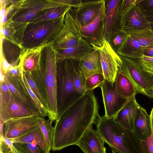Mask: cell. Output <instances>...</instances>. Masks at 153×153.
Wrapping results in <instances>:
<instances>
[{
    "mask_svg": "<svg viewBox=\"0 0 153 153\" xmlns=\"http://www.w3.org/2000/svg\"><path fill=\"white\" fill-rule=\"evenodd\" d=\"M12 146L16 153H47L42 147L35 143L13 142Z\"/></svg>",
    "mask_w": 153,
    "mask_h": 153,
    "instance_id": "cell-33",
    "label": "cell"
},
{
    "mask_svg": "<svg viewBox=\"0 0 153 153\" xmlns=\"http://www.w3.org/2000/svg\"><path fill=\"white\" fill-rule=\"evenodd\" d=\"M81 4V0H47L46 9L65 6L78 8Z\"/></svg>",
    "mask_w": 153,
    "mask_h": 153,
    "instance_id": "cell-37",
    "label": "cell"
},
{
    "mask_svg": "<svg viewBox=\"0 0 153 153\" xmlns=\"http://www.w3.org/2000/svg\"><path fill=\"white\" fill-rule=\"evenodd\" d=\"M143 55L153 57V44L146 48L144 51Z\"/></svg>",
    "mask_w": 153,
    "mask_h": 153,
    "instance_id": "cell-45",
    "label": "cell"
},
{
    "mask_svg": "<svg viewBox=\"0 0 153 153\" xmlns=\"http://www.w3.org/2000/svg\"><path fill=\"white\" fill-rule=\"evenodd\" d=\"M103 139L92 126L86 131L76 145L84 153H106Z\"/></svg>",
    "mask_w": 153,
    "mask_h": 153,
    "instance_id": "cell-17",
    "label": "cell"
},
{
    "mask_svg": "<svg viewBox=\"0 0 153 153\" xmlns=\"http://www.w3.org/2000/svg\"><path fill=\"white\" fill-rule=\"evenodd\" d=\"M46 45L23 51L19 63L22 73H31L40 69L42 52Z\"/></svg>",
    "mask_w": 153,
    "mask_h": 153,
    "instance_id": "cell-19",
    "label": "cell"
},
{
    "mask_svg": "<svg viewBox=\"0 0 153 153\" xmlns=\"http://www.w3.org/2000/svg\"><path fill=\"white\" fill-rule=\"evenodd\" d=\"M127 39L117 54L129 58L138 59L143 55L147 47L153 44L152 29L132 30L128 32Z\"/></svg>",
    "mask_w": 153,
    "mask_h": 153,
    "instance_id": "cell-8",
    "label": "cell"
},
{
    "mask_svg": "<svg viewBox=\"0 0 153 153\" xmlns=\"http://www.w3.org/2000/svg\"><path fill=\"white\" fill-rule=\"evenodd\" d=\"M56 52L52 42L43 48L41 62L45 71L44 80L48 107V120L52 122L59 118L57 101Z\"/></svg>",
    "mask_w": 153,
    "mask_h": 153,
    "instance_id": "cell-5",
    "label": "cell"
},
{
    "mask_svg": "<svg viewBox=\"0 0 153 153\" xmlns=\"http://www.w3.org/2000/svg\"><path fill=\"white\" fill-rule=\"evenodd\" d=\"M105 80L103 74H93L86 79L85 85V93L97 88H100Z\"/></svg>",
    "mask_w": 153,
    "mask_h": 153,
    "instance_id": "cell-36",
    "label": "cell"
},
{
    "mask_svg": "<svg viewBox=\"0 0 153 153\" xmlns=\"http://www.w3.org/2000/svg\"><path fill=\"white\" fill-rule=\"evenodd\" d=\"M82 70L86 79L95 74H103L100 53L97 50L89 53L82 59Z\"/></svg>",
    "mask_w": 153,
    "mask_h": 153,
    "instance_id": "cell-24",
    "label": "cell"
},
{
    "mask_svg": "<svg viewBox=\"0 0 153 153\" xmlns=\"http://www.w3.org/2000/svg\"><path fill=\"white\" fill-rule=\"evenodd\" d=\"M94 50L93 47L82 39L77 45L56 52V59L58 62L67 58L82 60Z\"/></svg>",
    "mask_w": 153,
    "mask_h": 153,
    "instance_id": "cell-22",
    "label": "cell"
},
{
    "mask_svg": "<svg viewBox=\"0 0 153 153\" xmlns=\"http://www.w3.org/2000/svg\"><path fill=\"white\" fill-rule=\"evenodd\" d=\"M114 83L117 92L123 98L128 99L137 94L135 86L131 81L118 71Z\"/></svg>",
    "mask_w": 153,
    "mask_h": 153,
    "instance_id": "cell-27",
    "label": "cell"
},
{
    "mask_svg": "<svg viewBox=\"0 0 153 153\" xmlns=\"http://www.w3.org/2000/svg\"><path fill=\"white\" fill-rule=\"evenodd\" d=\"M99 109L93 91H87L56 121L52 150L76 145L88 128L95 124Z\"/></svg>",
    "mask_w": 153,
    "mask_h": 153,
    "instance_id": "cell-1",
    "label": "cell"
},
{
    "mask_svg": "<svg viewBox=\"0 0 153 153\" xmlns=\"http://www.w3.org/2000/svg\"><path fill=\"white\" fill-rule=\"evenodd\" d=\"M120 16L121 29L126 33L132 30L152 29L149 22L136 4L132 6Z\"/></svg>",
    "mask_w": 153,
    "mask_h": 153,
    "instance_id": "cell-14",
    "label": "cell"
},
{
    "mask_svg": "<svg viewBox=\"0 0 153 153\" xmlns=\"http://www.w3.org/2000/svg\"><path fill=\"white\" fill-rule=\"evenodd\" d=\"M137 0H121L119 7V13L120 15L125 13L133 5L136 4Z\"/></svg>",
    "mask_w": 153,
    "mask_h": 153,
    "instance_id": "cell-44",
    "label": "cell"
},
{
    "mask_svg": "<svg viewBox=\"0 0 153 153\" xmlns=\"http://www.w3.org/2000/svg\"><path fill=\"white\" fill-rule=\"evenodd\" d=\"M38 124L46 142L49 150L52 149L53 143L54 127L49 120H46L40 116L37 117Z\"/></svg>",
    "mask_w": 153,
    "mask_h": 153,
    "instance_id": "cell-31",
    "label": "cell"
},
{
    "mask_svg": "<svg viewBox=\"0 0 153 153\" xmlns=\"http://www.w3.org/2000/svg\"><path fill=\"white\" fill-rule=\"evenodd\" d=\"M105 2V0H82L77 12L78 19L81 27L88 25L97 17Z\"/></svg>",
    "mask_w": 153,
    "mask_h": 153,
    "instance_id": "cell-18",
    "label": "cell"
},
{
    "mask_svg": "<svg viewBox=\"0 0 153 153\" xmlns=\"http://www.w3.org/2000/svg\"><path fill=\"white\" fill-rule=\"evenodd\" d=\"M152 30L153 31V28H152Z\"/></svg>",
    "mask_w": 153,
    "mask_h": 153,
    "instance_id": "cell-48",
    "label": "cell"
},
{
    "mask_svg": "<svg viewBox=\"0 0 153 153\" xmlns=\"http://www.w3.org/2000/svg\"><path fill=\"white\" fill-rule=\"evenodd\" d=\"M121 0H105V39L108 41L111 35L121 29L119 7Z\"/></svg>",
    "mask_w": 153,
    "mask_h": 153,
    "instance_id": "cell-16",
    "label": "cell"
},
{
    "mask_svg": "<svg viewBox=\"0 0 153 153\" xmlns=\"http://www.w3.org/2000/svg\"><path fill=\"white\" fill-rule=\"evenodd\" d=\"M13 141L25 143H35L42 147L47 153H50L45 137L39 126L24 134L13 139Z\"/></svg>",
    "mask_w": 153,
    "mask_h": 153,
    "instance_id": "cell-28",
    "label": "cell"
},
{
    "mask_svg": "<svg viewBox=\"0 0 153 153\" xmlns=\"http://www.w3.org/2000/svg\"><path fill=\"white\" fill-rule=\"evenodd\" d=\"M47 2V0H23L12 11L8 19L16 22L29 23L46 9Z\"/></svg>",
    "mask_w": 153,
    "mask_h": 153,
    "instance_id": "cell-9",
    "label": "cell"
},
{
    "mask_svg": "<svg viewBox=\"0 0 153 153\" xmlns=\"http://www.w3.org/2000/svg\"><path fill=\"white\" fill-rule=\"evenodd\" d=\"M0 83V117L5 123L10 120L8 110L11 92L4 81Z\"/></svg>",
    "mask_w": 153,
    "mask_h": 153,
    "instance_id": "cell-30",
    "label": "cell"
},
{
    "mask_svg": "<svg viewBox=\"0 0 153 153\" xmlns=\"http://www.w3.org/2000/svg\"><path fill=\"white\" fill-rule=\"evenodd\" d=\"M142 153H153V133L146 139L140 141Z\"/></svg>",
    "mask_w": 153,
    "mask_h": 153,
    "instance_id": "cell-43",
    "label": "cell"
},
{
    "mask_svg": "<svg viewBox=\"0 0 153 153\" xmlns=\"http://www.w3.org/2000/svg\"><path fill=\"white\" fill-rule=\"evenodd\" d=\"M65 16L35 23H29L21 45L23 51L46 45L52 42L64 26Z\"/></svg>",
    "mask_w": 153,
    "mask_h": 153,
    "instance_id": "cell-4",
    "label": "cell"
},
{
    "mask_svg": "<svg viewBox=\"0 0 153 153\" xmlns=\"http://www.w3.org/2000/svg\"><path fill=\"white\" fill-rule=\"evenodd\" d=\"M5 123L2 120L1 117H0V137H5L4 134V126Z\"/></svg>",
    "mask_w": 153,
    "mask_h": 153,
    "instance_id": "cell-46",
    "label": "cell"
},
{
    "mask_svg": "<svg viewBox=\"0 0 153 153\" xmlns=\"http://www.w3.org/2000/svg\"><path fill=\"white\" fill-rule=\"evenodd\" d=\"M13 139L0 137V153H16L12 146Z\"/></svg>",
    "mask_w": 153,
    "mask_h": 153,
    "instance_id": "cell-42",
    "label": "cell"
},
{
    "mask_svg": "<svg viewBox=\"0 0 153 153\" xmlns=\"http://www.w3.org/2000/svg\"><path fill=\"white\" fill-rule=\"evenodd\" d=\"M78 8H72L66 13L63 28L52 42L56 51L78 44L82 39L81 26L77 18Z\"/></svg>",
    "mask_w": 153,
    "mask_h": 153,
    "instance_id": "cell-7",
    "label": "cell"
},
{
    "mask_svg": "<svg viewBox=\"0 0 153 153\" xmlns=\"http://www.w3.org/2000/svg\"><path fill=\"white\" fill-rule=\"evenodd\" d=\"M23 75L21 73L16 74L7 73L4 81L12 94L20 102L28 108L39 112L28 93L23 80Z\"/></svg>",
    "mask_w": 153,
    "mask_h": 153,
    "instance_id": "cell-13",
    "label": "cell"
},
{
    "mask_svg": "<svg viewBox=\"0 0 153 153\" xmlns=\"http://www.w3.org/2000/svg\"><path fill=\"white\" fill-rule=\"evenodd\" d=\"M30 74L39 91L45 100L48 103L44 80L45 71L44 67L41 63L40 70Z\"/></svg>",
    "mask_w": 153,
    "mask_h": 153,
    "instance_id": "cell-35",
    "label": "cell"
},
{
    "mask_svg": "<svg viewBox=\"0 0 153 153\" xmlns=\"http://www.w3.org/2000/svg\"><path fill=\"white\" fill-rule=\"evenodd\" d=\"M82 60H78L74 70L73 80L76 91L83 95L85 93L84 87L86 79L82 71Z\"/></svg>",
    "mask_w": 153,
    "mask_h": 153,
    "instance_id": "cell-32",
    "label": "cell"
},
{
    "mask_svg": "<svg viewBox=\"0 0 153 153\" xmlns=\"http://www.w3.org/2000/svg\"><path fill=\"white\" fill-rule=\"evenodd\" d=\"M100 88L105 108L104 116L114 117L123 108L128 99L122 98L117 92L114 83L112 85L105 80Z\"/></svg>",
    "mask_w": 153,
    "mask_h": 153,
    "instance_id": "cell-12",
    "label": "cell"
},
{
    "mask_svg": "<svg viewBox=\"0 0 153 153\" xmlns=\"http://www.w3.org/2000/svg\"><path fill=\"white\" fill-rule=\"evenodd\" d=\"M150 116L151 120L152 133H153V108L152 110Z\"/></svg>",
    "mask_w": 153,
    "mask_h": 153,
    "instance_id": "cell-47",
    "label": "cell"
},
{
    "mask_svg": "<svg viewBox=\"0 0 153 153\" xmlns=\"http://www.w3.org/2000/svg\"><path fill=\"white\" fill-rule=\"evenodd\" d=\"M138 61L145 71L153 75V57L143 55Z\"/></svg>",
    "mask_w": 153,
    "mask_h": 153,
    "instance_id": "cell-41",
    "label": "cell"
},
{
    "mask_svg": "<svg viewBox=\"0 0 153 153\" xmlns=\"http://www.w3.org/2000/svg\"><path fill=\"white\" fill-rule=\"evenodd\" d=\"M1 56L4 57L11 66L18 65L23 52L22 49L4 38L1 37Z\"/></svg>",
    "mask_w": 153,
    "mask_h": 153,
    "instance_id": "cell-25",
    "label": "cell"
},
{
    "mask_svg": "<svg viewBox=\"0 0 153 153\" xmlns=\"http://www.w3.org/2000/svg\"><path fill=\"white\" fill-rule=\"evenodd\" d=\"M29 23L16 22L8 19L1 26V37L22 48L23 38Z\"/></svg>",
    "mask_w": 153,
    "mask_h": 153,
    "instance_id": "cell-20",
    "label": "cell"
},
{
    "mask_svg": "<svg viewBox=\"0 0 153 153\" xmlns=\"http://www.w3.org/2000/svg\"><path fill=\"white\" fill-rule=\"evenodd\" d=\"M94 49L97 50L100 53L103 74L105 80L113 85L118 71V62L120 60L119 55L114 51L105 39L102 47Z\"/></svg>",
    "mask_w": 153,
    "mask_h": 153,
    "instance_id": "cell-11",
    "label": "cell"
},
{
    "mask_svg": "<svg viewBox=\"0 0 153 153\" xmlns=\"http://www.w3.org/2000/svg\"><path fill=\"white\" fill-rule=\"evenodd\" d=\"M128 36V34L121 29L114 32L111 36L108 42L117 54L126 41Z\"/></svg>",
    "mask_w": 153,
    "mask_h": 153,
    "instance_id": "cell-34",
    "label": "cell"
},
{
    "mask_svg": "<svg viewBox=\"0 0 153 153\" xmlns=\"http://www.w3.org/2000/svg\"><path fill=\"white\" fill-rule=\"evenodd\" d=\"M26 79L27 81L33 91L38 98L42 104L45 107L48 111V104L45 100L38 88L36 86L29 72H23Z\"/></svg>",
    "mask_w": 153,
    "mask_h": 153,
    "instance_id": "cell-39",
    "label": "cell"
},
{
    "mask_svg": "<svg viewBox=\"0 0 153 153\" xmlns=\"http://www.w3.org/2000/svg\"><path fill=\"white\" fill-rule=\"evenodd\" d=\"M105 4L94 20L88 25L81 27L82 39L91 45L94 49L102 47L105 39Z\"/></svg>",
    "mask_w": 153,
    "mask_h": 153,
    "instance_id": "cell-10",
    "label": "cell"
},
{
    "mask_svg": "<svg viewBox=\"0 0 153 153\" xmlns=\"http://www.w3.org/2000/svg\"><path fill=\"white\" fill-rule=\"evenodd\" d=\"M119 56L120 60L118 62V71L131 81L137 94L153 98V75L143 70L138 59Z\"/></svg>",
    "mask_w": 153,
    "mask_h": 153,
    "instance_id": "cell-6",
    "label": "cell"
},
{
    "mask_svg": "<svg viewBox=\"0 0 153 153\" xmlns=\"http://www.w3.org/2000/svg\"><path fill=\"white\" fill-rule=\"evenodd\" d=\"M38 126L36 116L12 119L5 123L4 136L6 138L13 139Z\"/></svg>",
    "mask_w": 153,
    "mask_h": 153,
    "instance_id": "cell-15",
    "label": "cell"
},
{
    "mask_svg": "<svg viewBox=\"0 0 153 153\" xmlns=\"http://www.w3.org/2000/svg\"><path fill=\"white\" fill-rule=\"evenodd\" d=\"M78 60L72 58H67L57 62V101L58 119L82 96L76 91L73 80L74 71Z\"/></svg>",
    "mask_w": 153,
    "mask_h": 153,
    "instance_id": "cell-3",
    "label": "cell"
},
{
    "mask_svg": "<svg viewBox=\"0 0 153 153\" xmlns=\"http://www.w3.org/2000/svg\"><path fill=\"white\" fill-rule=\"evenodd\" d=\"M135 96L129 98L123 108L114 116L116 122L133 131L136 111L139 105Z\"/></svg>",
    "mask_w": 153,
    "mask_h": 153,
    "instance_id": "cell-21",
    "label": "cell"
},
{
    "mask_svg": "<svg viewBox=\"0 0 153 153\" xmlns=\"http://www.w3.org/2000/svg\"><path fill=\"white\" fill-rule=\"evenodd\" d=\"M8 112L10 120L40 116L39 112L35 111L25 106L17 100L11 93Z\"/></svg>",
    "mask_w": 153,
    "mask_h": 153,
    "instance_id": "cell-26",
    "label": "cell"
},
{
    "mask_svg": "<svg viewBox=\"0 0 153 153\" xmlns=\"http://www.w3.org/2000/svg\"><path fill=\"white\" fill-rule=\"evenodd\" d=\"M72 8L69 6H65L45 9L29 23H35L59 18L65 16L66 13Z\"/></svg>",
    "mask_w": 153,
    "mask_h": 153,
    "instance_id": "cell-29",
    "label": "cell"
},
{
    "mask_svg": "<svg viewBox=\"0 0 153 153\" xmlns=\"http://www.w3.org/2000/svg\"><path fill=\"white\" fill-rule=\"evenodd\" d=\"M133 132L140 141L146 139L152 134L150 116L140 105L136 113Z\"/></svg>",
    "mask_w": 153,
    "mask_h": 153,
    "instance_id": "cell-23",
    "label": "cell"
},
{
    "mask_svg": "<svg viewBox=\"0 0 153 153\" xmlns=\"http://www.w3.org/2000/svg\"><path fill=\"white\" fill-rule=\"evenodd\" d=\"M136 5L145 16L153 15V0H137Z\"/></svg>",
    "mask_w": 153,
    "mask_h": 153,
    "instance_id": "cell-40",
    "label": "cell"
},
{
    "mask_svg": "<svg viewBox=\"0 0 153 153\" xmlns=\"http://www.w3.org/2000/svg\"><path fill=\"white\" fill-rule=\"evenodd\" d=\"M23 79L28 93L35 105L40 113V116L43 117L48 116V110L42 104L33 91L30 87L24 74L23 75Z\"/></svg>",
    "mask_w": 153,
    "mask_h": 153,
    "instance_id": "cell-38",
    "label": "cell"
},
{
    "mask_svg": "<svg viewBox=\"0 0 153 153\" xmlns=\"http://www.w3.org/2000/svg\"><path fill=\"white\" fill-rule=\"evenodd\" d=\"M95 124L97 133L113 153H142L140 140L132 131L116 122L114 117L99 114Z\"/></svg>",
    "mask_w": 153,
    "mask_h": 153,
    "instance_id": "cell-2",
    "label": "cell"
}]
</instances>
